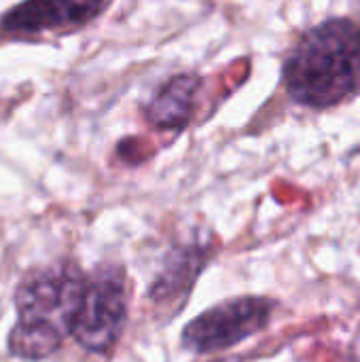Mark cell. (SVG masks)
<instances>
[{"label":"cell","instance_id":"3","mask_svg":"<svg viewBox=\"0 0 360 362\" xmlns=\"http://www.w3.org/2000/svg\"><path fill=\"white\" fill-rule=\"evenodd\" d=\"M129 310V284L123 265L100 263L87 274L72 339L91 354H108L121 339Z\"/></svg>","mask_w":360,"mask_h":362},{"label":"cell","instance_id":"6","mask_svg":"<svg viewBox=\"0 0 360 362\" xmlns=\"http://www.w3.org/2000/svg\"><path fill=\"white\" fill-rule=\"evenodd\" d=\"M214 246L208 240H195L172 246L161 259V267L149 286V299L157 305L178 308L189 299L197 278L210 265Z\"/></svg>","mask_w":360,"mask_h":362},{"label":"cell","instance_id":"2","mask_svg":"<svg viewBox=\"0 0 360 362\" xmlns=\"http://www.w3.org/2000/svg\"><path fill=\"white\" fill-rule=\"evenodd\" d=\"M87 274L72 261L32 267L15 286V325L8 333V354L19 361L49 358L72 337L81 312Z\"/></svg>","mask_w":360,"mask_h":362},{"label":"cell","instance_id":"5","mask_svg":"<svg viewBox=\"0 0 360 362\" xmlns=\"http://www.w3.org/2000/svg\"><path fill=\"white\" fill-rule=\"evenodd\" d=\"M112 0H23L0 17V36L36 38L42 34H68L95 21Z\"/></svg>","mask_w":360,"mask_h":362},{"label":"cell","instance_id":"8","mask_svg":"<svg viewBox=\"0 0 360 362\" xmlns=\"http://www.w3.org/2000/svg\"><path fill=\"white\" fill-rule=\"evenodd\" d=\"M348 361L360 362V327L359 331L354 333V337L350 339V346H348Z\"/></svg>","mask_w":360,"mask_h":362},{"label":"cell","instance_id":"1","mask_svg":"<svg viewBox=\"0 0 360 362\" xmlns=\"http://www.w3.org/2000/svg\"><path fill=\"white\" fill-rule=\"evenodd\" d=\"M286 95L310 110L335 108L360 95V23L329 17L297 36L282 59Z\"/></svg>","mask_w":360,"mask_h":362},{"label":"cell","instance_id":"4","mask_svg":"<svg viewBox=\"0 0 360 362\" xmlns=\"http://www.w3.org/2000/svg\"><path fill=\"white\" fill-rule=\"evenodd\" d=\"M278 310V301L265 295H242L219 301L197 314L180 333V344L193 354L231 350L263 333Z\"/></svg>","mask_w":360,"mask_h":362},{"label":"cell","instance_id":"7","mask_svg":"<svg viewBox=\"0 0 360 362\" xmlns=\"http://www.w3.org/2000/svg\"><path fill=\"white\" fill-rule=\"evenodd\" d=\"M199 91L202 78L197 74L180 72L170 76L142 106L146 123L159 132H182L197 110Z\"/></svg>","mask_w":360,"mask_h":362}]
</instances>
